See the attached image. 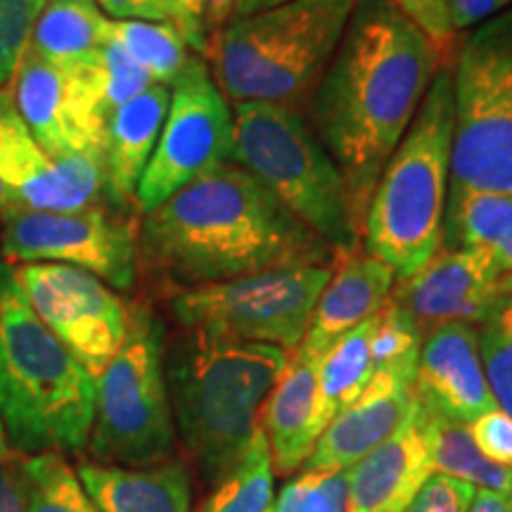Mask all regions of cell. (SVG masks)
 Masks as SVG:
<instances>
[{
    "label": "cell",
    "mask_w": 512,
    "mask_h": 512,
    "mask_svg": "<svg viewBox=\"0 0 512 512\" xmlns=\"http://www.w3.org/2000/svg\"><path fill=\"white\" fill-rule=\"evenodd\" d=\"M441 67L437 50L394 0H358L304 110L344 178L358 235L377 178Z\"/></svg>",
    "instance_id": "cell-1"
},
{
    "label": "cell",
    "mask_w": 512,
    "mask_h": 512,
    "mask_svg": "<svg viewBox=\"0 0 512 512\" xmlns=\"http://www.w3.org/2000/svg\"><path fill=\"white\" fill-rule=\"evenodd\" d=\"M138 264L171 292L280 268L335 266L337 254L264 183L226 162L140 216Z\"/></svg>",
    "instance_id": "cell-2"
},
{
    "label": "cell",
    "mask_w": 512,
    "mask_h": 512,
    "mask_svg": "<svg viewBox=\"0 0 512 512\" xmlns=\"http://www.w3.org/2000/svg\"><path fill=\"white\" fill-rule=\"evenodd\" d=\"M287 361L290 354L271 344L200 328L166 332L164 375L176 439L209 486L245 456Z\"/></svg>",
    "instance_id": "cell-3"
},
{
    "label": "cell",
    "mask_w": 512,
    "mask_h": 512,
    "mask_svg": "<svg viewBox=\"0 0 512 512\" xmlns=\"http://www.w3.org/2000/svg\"><path fill=\"white\" fill-rule=\"evenodd\" d=\"M95 377L31 309L15 266L0 261V422L15 453H81Z\"/></svg>",
    "instance_id": "cell-4"
},
{
    "label": "cell",
    "mask_w": 512,
    "mask_h": 512,
    "mask_svg": "<svg viewBox=\"0 0 512 512\" xmlns=\"http://www.w3.org/2000/svg\"><path fill=\"white\" fill-rule=\"evenodd\" d=\"M358 0H287L233 22L204 62L230 105L271 102L302 112L342 41Z\"/></svg>",
    "instance_id": "cell-5"
},
{
    "label": "cell",
    "mask_w": 512,
    "mask_h": 512,
    "mask_svg": "<svg viewBox=\"0 0 512 512\" xmlns=\"http://www.w3.org/2000/svg\"><path fill=\"white\" fill-rule=\"evenodd\" d=\"M453 69L441 67L418 114L384 164L361 226V245L411 278L441 245L448 181H451Z\"/></svg>",
    "instance_id": "cell-6"
},
{
    "label": "cell",
    "mask_w": 512,
    "mask_h": 512,
    "mask_svg": "<svg viewBox=\"0 0 512 512\" xmlns=\"http://www.w3.org/2000/svg\"><path fill=\"white\" fill-rule=\"evenodd\" d=\"M233 162L339 256L363 247L344 178L302 112L271 102H238Z\"/></svg>",
    "instance_id": "cell-7"
},
{
    "label": "cell",
    "mask_w": 512,
    "mask_h": 512,
    "mask_svg": "<svg viewBox=\"0 0 512 512\" xmlns=\"http://www.w3.org/2000/svg\"><path fill=\"white\" fill-rule=\"evenodd\" d=\"M164 320L147 304L128 306L121 349L95 377L88 453L95 463L147 467L174 458L176 427L164 375Z\"/></svg>",
    "instance_id": "cell-8"
},
{
    "label": "cell",
    "mask_w": 512,
    "mask_h": 512,
    "mask_svg": "<svg viewBox=\"0 0 512 512\" xmlns=\"http://www.w3.org/2000/svg\"><path fill=\"white\" fill-rule=\"evenodd\" d=\"M448 190L512 192V5L460 36Z\"/></svg>",
    "instance_id": "cell-9"
},
{
    "label": "cell",
    "mask_w": 512,
    "mask_h": 512,
    "mask_svg": "<svg viewBox=\"0 0 512 512\" xmlns=\"http://www.w3.org/2000/svg\"><path fill=\"white\" fill-rule=\"evenodd\" d=\"M335 266L280 268L164 292L178 328H200L292 354L309 332L320 292Z\"/></svg>",
    "instance_id": "cell-10"
},
{
    "label": "cell",
    "mask_w": 512,
    "mask_h": 512,
    "mask_svg": "<svg viewBox=\"0 0 512 512\" xmlns=\"http://www.w3.org/2000/svg\"><path fill=\"white\" fill-rule=\"evenodd\" d=\"M233 152V105L216 86L209 64L195 55L171 83L169 112L138 183L136 211L140 216L147 214L195 178L233 162Z\"/></svg>",
    "instance_id": "cell-11"
},
{
    "label": "cell",
    "mask_w": 512,
    "mask_h": 512,
    "mask_svg": "<svg viewBox=\"0 0 512 512\" xmlns=\"http://www.w3.org/2000/svg\"><path fill=\"white\" fill-rule=\"evenodd\" d=\"M0 252L8 264H64L93 273L114 290L136 287L138 228L100 204L50 214L15 211L0 223Z\"/></svg>",
    "instance_id": "cell-12"
},
{
    "label": "cell",
    "mask_w": 512,
    "mask_h": 512,
    "mask_svg": "<svg viewBox=\"0 0 512 512\" xmlns=\"http://www.w3.org/2000/svg\"><path fill=\"white\" fill-rule=\"evenodd\" d=\"M10 95L19 119L46 155H102L107 112L100 95L98 55L60 64L27 48L12 76Z\"/></svg>",
    "instance_id": "cell-13"
},
{
    "label": "cell",
    "mask_w": 512,
    "mask_h": 512,
    "mask_svg": "<svg viewBox=\"0 0 512 512\" xmlns=\"http://www.w3.org/2000/svg\"><path fill=\"white\" fill-rule=\"evenodd\" d=\"M19 285L43 325L98 377L124 344L128 306L93 273L64 264H19Z\"/></svg>",
    "instance_id": "cell-14"
},
{
    "label": "cell",
    "mask_w": 512,
    "mask_h": 512,
    "mask_svg": "<svg viewBox=\"0 0 512 512\" xmlns=\"http://www.w3.org/2000/svg\"><path fill=\"white\" fill-rule=\"evenodd\" d=\"M0 185L5 214H67L93 207L98 197L105 195V162L100 152L46 155L31 138L12 102L0 124Z\"/></svg>",
    "instance_id": "cell-15"
},
{
    "label": "cell",
    "mask_w": 512,
    "mask_h": 512,
    "mask_svg": "<svg viewBox=\"0 0 512 512\" xmlns=\"http://www.w3.org/2000/svg\"><path fill=\"white\" fill-rule=\"evenodd\" d=\"M510 292L512 275L498 271L489 252L439 247L411 278L396 280L389 299L425 335L444 323L479 328Z\"/></svg>",
    "instance_id": "cell-16"
},
{
    "label": "cell",
    "mask_w": 512,
    "mask_h": 512,
    "mask_svg": "<svg viewBox=\"0 0 512 512\" xmlns=\"http://www.w3.org/2000/svg\"><path fill=\"white\" fill-rule=\"evenodd\" d=\"M415 366L418 358L377 370L361 396L328 422L304 470L347 472L392 437L415 403Z\"/></svg>",
    "instance_id": "cell-17"
},
{
    "label": "cell",
    "mask_w": 512,
    "mask_h": 512,
    "mask_svg": "<svg viewBox=\"0 0 512 512\" xmlns=\"http://www.w3.org/2000/svg\"><path fill=\"white\" fill-rule=\"evenodd\" d=\"M415 399L427 411L463 425L498 408L486 380L475 325L444 323L422 335Z\"/></svg>",
    "instance_id": "cell-18"
},
{
    "label": "cell",
    "mask_w": 512,
    "mask_h": 512,
    "mask_svg": "<svg viewBox=\"0 0 512 512\" xmlns=\"http://www.w3.org/2000/svg\"><path fill=\"white\" fill-rule=\"evenodd\" d=\"M432 475L430 422L415 399L399 430L347 470V512H406Z\"/></svg>",
    "instance_id": "cell-19"
},
{
    "label": "cell",
    "mask_w": 512,
    "mask_h": 512,
    "mask_svg": "<svg viewBox=\"0 0 512 512\" xmlns=\"http://www.w3.org/2000/svg\"><path fill=\"white\" fill-rule=\"evenodd\" d=\"M320 356L294 349L283 375L268 394L261 430L266 434L275 475H297L328 427L318 399Z\"/></svg>",
    "instance_id": "cell-20"
},
{
    "label": "cell",
    "mask_w": 512,
    "mask_h": 512,
    "mask_svg": "<svg viewBox=\"0 0 512 512\" xmlns=\"http://www.w3.org/2000/svg\"><path fill=\"white\" fill-rule=\"evenodd\" d=\"M394 285V268L363 247L339 256L313 309L309 332L297 349L323 356L337 339L377 316L392 297Z\"/></svg>",
    "instance_id": "cell-21"
},
{
    "label": "cell",
    "mask_w": 512,
    "mask_h": 512,
    "mask_svg": "<svg viewBox=\"0 0 512 512\" xmlns=\"http://www.w3.org/2000/svg\"><path fill=\"white\" fill-rule=\"evenodd\" d=\"M169 102L171 86L155 83L107 119L102 162L105 195L114 207H136L138 183L157 147Z\"/></svg>",
    "instance_id": "cell-22"
},
{
    "label": "cell",
    "mask_w": 512,
    "mask_h": 512,
    "mask_svg": "<svg viewBox=\"0 0 512 512\" xmlns=\"http://www.w3.org/2000/svg\"><path fill=\"white\" fill-rule=\"evenodd\" d=\"M76 475L102 512H190L192 508L190 470L178 458L147 467L83 460Z\"/></svg>",
    "instance_id": "cell-23"
},
{
    "label": "cell",
    "mask_w": 512,
    "mask_h": 512,
    "mask_svg": "<svg viewBox=\"0 0 512 512\" xmlns=\"http://www.w3.org/2000/svg\"><path fill=\"white\" fill-rule=\"evenodd\" d=\"M110 17L95 0H46L31 31L29 48L60 64L91 60L107 41Z\"/></svg>",
    "instance_id": "cell-24"
},
{
    "label": "cell",
    "mask_w": 512,
    "mask_h": 512,
    "mask_svg": "<svg viewBox=\"0 0 512 512\" xmlns=\"http://www.w3.org/2000/svg\"><path fill=\"white\" fill-rule=\"evenodd\" d=\"M512 230V192L448 190L441 245L494 252Z\"/></svg>",
    "instance_id": "cell-25"
},
{
    "label": "cell",
    "mask_w": 512,
    "mask_h": 512,
    "mask_svg": "<svg viewBox=\"0 0 512 512\" xmlns=\"http://www.w3.org/2000/svg\"><path fill=\"white\" fill-rule=\"evenodd\" d=\"M375 316L337 339L318 361V399L325 420L354 403L375 377L373 342Z\"/></svg>",
    "instance_id": "cell-26"
},
{
    "label": "cell",
    "mask_w": 512,
    "mask_h": 512,
    "mask_svg": "<svg viewBox=\"0 0 512 512\" xmlns=\"http://www.w3.org/2000/svg\"><path fill=\"white\" fill-rule=\"evenodd\" d=\"M427 422H430L434 475L458 479L475 486L477 491H491L505 498L512 496V470L484 458L467 432V425L432 411H427Z\"/></svg>",
    "instance_id": "cell-27"
},
{
    "label": "cell",
    "mask_w": 512,
    "mask_h": 512,
    "mask_svg": "<svg viewBox=\"0 0 512 512\" xmlns=\"http://www.w3.org/2000/svg\"><path fill=\"white\" fill-rule=\"evenodd\" d=\"M107 41L117 43L138 67L164 86H171L195 57L178 29L162 22L110 19Z\"/></svg>",
    "instance_id": "cell-28"
},
{
    "label": "cell",
    "mask_w": 512,
    "mask_h": 512,
    "mask_svg": "<svg viewBox=\"0 0 512 512\" xmlns=\"http://www.w3.org/2000/svg\"><path fill=\"white\" fill-rule=\"evenodd\" d=\"M271 451L264 430L254 434L252 444L226 479L214 486L200 512H275Z\"/></svg>",
    "instance_id": "cell-29"
},
{
    "label": "cell",
    "mask_w": 512,
    "mask_h": 512,
    "mask_svg": "<svg viewBox=\"0 0 512 512\" xmlns=\"http://www.w3.org/2000/svg\"><path fill=\"white\" fill-rule=\"evenodd\" d=\"M27 512H102L62 453L24 458Z\"/></svg>",
    "instance_id": "cell-30"
},
{
    "label": "cell",
    "mask_w": 512,
    "mask_h": 512,
    "mask_svg": "<svg viewBox=\"0 0 512 512\" xmlns=\"http://www.w3.org/2000/svg\"><path fill=\"white\" fill-rule=\"evenodd\" d=\"M479 351L498 408L512 418V292L477 328Z\"/></svg>",
    "instance_id": "cell-31"
},
{
    "label": "cell",
    "mask_w": 512,
    "mask_h": 512,
    "mask_svg": "<svg viewBox=\"0 0 512 512\" xmlns=\"http://www.w3.org/2000/svg\"><path fill=\"white\" fill-rule=\"evenodd\" d=\"M102 15L110 19H138V22L171 24L183 36L190 50L207 57L209 41L197 19L192 0H95Z\"/></svg>",
    "instance_id": "cell-32"
},
{
    "label": "cell",
    "mask_w": 512,
    "mask_h": 512,
    "mask_svg": "<svg viewBox=\"0 0 512 512\" xmlns=\"http://www.w3.org/2000/svg\"><path fill=\"white\" fill-rule=\"evenodd\" d=\"M347 472H297L275 498V512H347Z\"/></svg>",
    "instance_id": "cell-33"
},
{
    "label": "cell",
    "mask_w": 512,
    "mask_h": 512,
    "mask_svg": "<svg viewBox=\"0 0 512 512\" xmlns=\"http://www.w3.org/2000/svg\"><path fill=\"white\" fill-rule=\"evenodd\" d=\"M98 81L107 119L114 110H119L121 105L138 98L140 93L157 83L112 41H105L98 53Z\"/></svg>",
    "instance_id": "cell-34"
},
{
    "label": "cell",
    "mask_w": 512,
    "mask_h": 512,
    "mask_svg": "<svg viewBox=\"0 0 512 512\" xmlns=\"http://www.w3.org/2000/svg\"><path fill=\"white\" fill-rule=\"evenodd\" d=\"M420 342L422 335L415 328L411 316L389 299L384 309L375 316L373 342H370L375 373L382 368L396 366V363L415 361L420 351Z\"/></svg>",
    "instance_id": "cell-35"
},
{
    "label": "cell",
    "mask_w": 512,
    "mask_h": 512,
    "mask_svg": "<svg viewBox=\"0 0 512 512\" xmlns=\"http://www.w3.org/2000/svg\"><path fill=\"white\" fill-rule=\"evenodd\" d=\"M394 3L427 36L432 48L437 50L441 64L453 67L460 36L451 29V22H448L446 0H394Z\"/></svg>",
    "instance_id": "cell-36"
},
{
    "label": "cell",
    "mask_w": 512,
    "mask_h": 512,
    "mask_svg": "<svg viewBox=\"0 0 512 512\" xmlns=\"http://www.w3.org/2000/svg\"><path fill=\"white\" fill-rule=\"evenodd\" d=\"M475 446L491 463L510 467L512 470V418L501 408L479 415L467 425Z\"/></svg>",
    "instance_id": "cell-37"
},
{
    "label": "cell",
    "mask_w": 512,
    "mask_h": 512,
    "mask_svg": "<svg viewBox=\"0 0 512 512\" xmlns=\"http://www.w3.org/2000/svg\"><path fill=\"white\" fill-rule=\"evenodd\" d=\"M475 496V486L444 475H432L406 512H467Z\"/></svg>",
    "instance_id": "cell-38"
},
{
    "label": "cell",
    "mask_w": 512,
    "mask_h": 512,
    "mask_svg": "<svg viewBox=\"0 0 512 512\" xmlns=\"http://www.w3.org/2000/svg\"><path fill=\"white\" fill-rule=\"evenodd\" d=\"M22 453L0 456V512H27V470Z\"/></svg>",
    "instance_id": "cell-39"
},
{
    "label": "cell",
    "mask_w": 512,
    "mask_h": 512,
    "mask_svg": "<svg viewBox=\"0 0 512 512\" xmlns=\"http://www.w3.org/2000/svg\"><path fill=\"white\" fill-rule=\"evenodd\" d=\"M448 22L458 36L477 29L479 24L489 22L498 12L510 8L512 0H446Z\"/></svg>",
    "instance_id": "cell-40"
},
{
    "label": "cell",
    "mask_w": 512,
    "mask_h": 512,
    "mask_svg": "<svg viewBox=\"0 0 512 512\" xmlns=\"http://www.w3.org/2000/svg\"><path fill=\"white\" fill-rule=\"evenodd\" d=\"M192 5H195L197 19H200L204 36H207L209 48H211L214 38L219 36L230 22H233L235 0H192Z\"/></svg>",
    "instance_id": "cell-41"
},
{
    "label": "cell",
    "mask_w": 512,
    "mask_h": 512,
    "mask_svg": "<svg viewBox=\"0 0 512 512\" xmlns=\"http://www.w3.org/2000/svg\"><path fill=\"white\" fill-rule=\"evenodd\" d=\"M467 512H510L508 498L491 494V491H477L475 501H472Z\"/></svg>",
    "instance_id": "cell-42"
},
{
    "label": "cell",
    "mask_w": 512,
    "mask_h": 512,
    "mask_svg": "<svg viewBox=\"0 0 512 512\" xmlns=\"http://www.w3.org/2000/svg\"><path fill=\"white\" fill-rule=\"evenodd\" d=\"M280 3H287V0H235V17L254 15V12L275 8Z\"/></svg>",
    "instance_id": "cell-43"
},
{
    "label": "cell",
    "mask_w": 512,
    "mask_h": 512,
    "mask_svg": "<svg viewBox=\"0 0 512 512\" xmlns=\"http://www.w3.org/2000/svg\"><path fill=\"white\" fill-rule=\"evenodd\" d=\"M12 105V95L8 88H0V124H3L5 112L10 110ZM3 214H5V195H3V185H0V223H3Z\"/></svg>",
    "instance_id": "cell-44"
},
{
    "label": "cell",
    "mask_w": 512,
    "mask_h": 512,
    "mask_svg": "<svg viewBox=\"0 0 512 512\" xmlns=\"http://www.w3.org/2000/svg\"><path fill=\"white\" fill-rule=\"evenodd\" d=\"M10 451H12V448L8 444V437H5L3 422H0V456H3V453H10Z\"/></svg>",
    "instance_id": "cell-45"
},
{
    "label": "cell",
    "mask_w": 512,
    "mask_h": 512,
    "mask_svg": "<svg viewBox=\"0 0 512 512\" xmlns=\"http://www.w3.org/2000/svg\"><path fill=\"white\" fill-rule=\"evenodd\" d=\"M508 510H510V512H512V496H510V498H508Z\"/></svg>",
    "instance_id": "cell-46"
}]
</instances>
